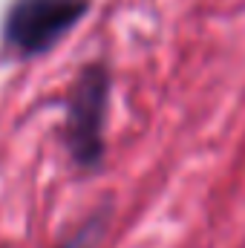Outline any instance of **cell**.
Returning <instances> with one entry per match:
<instances>
[{"mask_svg":"<svg viewBox=\"0 0 245 248\" xmlns=\"http://www.w3.org/2000/svg\"><path fill=\"white\" fill-rule=\"evenodd\" d=\"M107 225H110V208H104V211H98V214H92L61 248H98L101 246V237H104V231H107Z\"/></svg>","mask_w":245,"mask_h":248,"instance_id":"obj_3","label":"cell"},{"mask_svg":"<svg viewBox=\"0 0 245 248\" xmlns=\"http://www.w3.org/2000/svg\"><path fill=\"white\" fill-rule=\"evenodd\" d=\"M110 110V72L98 61L87 63L66 101V150L81 170H98L104 162V130Z\"/></svg>","mask_w":245,"mask_h":248,"instance_id":"obj_1","label":"cell"},{"mask_svg":"<svg viewBox=\"0 0 245 248\" xmlns=\"http://www.w3.org/2000/svg\"><path fill=\"white\" fill-rule=\"evenodd\" d=\"M90 0H12L3 17V46L17 58H38L72 32Z\"/></svg>","mask_w":245,"mask_h":248,"instance_id":"obj_2","label":"cell"}]
</instances>
